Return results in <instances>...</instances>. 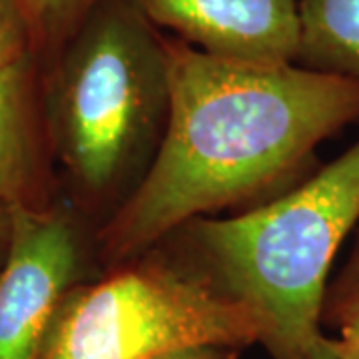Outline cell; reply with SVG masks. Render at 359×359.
<instances>
[{
    "instance_id": "8992f818",
    "label": "cell",
    "mask_w": 359,
    "mask_h": 359,
    "mask_svg": "<svg viewBox=\"0 0 359 359\" xmlns=\"http://www.w3.org/2000/svg\"><path fill=\"white\" fill-rule=\"evenodd\" d=\"M156 28L196 50L233 60L295 62L297 0H132Z\"/></svg>"
},
{
    "instance_id": "4fadbf2b",
    "label": "cell",
    "mask_w": 359,
    "mask_h": 359,
    "mask_svg": "<svg viewBox=\"0 0 359 359\" xmlns=\"http://www.w3.org/2000/svg\"><path fill=\"white\" fill-rule=\"evenodd\" d=\"M158 359H236V349L226 347H196V349H184Z\"/></svg>"
},
{
    "instance_id": "3957f363",
    "label": "cell",
    "mask_w": 359,
    "mask_h": 359,
    "mask_svg": "<svg viewBox=\"0 0 359 359\" xmlns=\"http://www.w3.org/2000/svg\"><path fill=\"white\" fill-rule=\"evenodd\" d=\"M60 160L90 198H110L150 166L170 106L168 39L132 0H98L65 40L52 74Z\"/></svg>"
},
{
    "instance_id": "7a4b0ae2",
    "label": "cell",
    "mask_w": 359,
    "mask_h": 359,
    "mask_svg": "<svg viewBox=\"0 0 359 359\" xmlns=\"http://www.w3.org/2000/svg\"><path fill=\"white\" fill-rule=\"evenodd\" d=\"M359 222V140L297 188L190 236L204 273L252 311L271 359H311L337 252Z\"/></svg>"
},
{
    "instance_id": "5b68a950",
    "label": "cell",
    "mask_w": 359,
    "mask_h": 359,
    "mask_svg": "<svg viewBox=\"0 0 359 359\" xmlns=\"http://www.w3.org/2000/svg\"><path fill=\"white\" fill-rule=\"evenodd\" d=\"M82 242L62 212L14 205L0 268V359H40L54 316L78 285Z\"/></svg>"
},
{
    "instance_id": "5bb4252c",
    "label": "cell",
    "mask_w": 359,
    "mask_h": 359,
    "mask_svg": "<svg viewBox=\"0 0 359 359\" xmlns=\"http://www.w3.org/2000/svg\"><path fill=\"white\" fill-rule=\"evenodd\" d=\"M11 231H13V208L0 204V268H2V262L8 252Z\"/></svg>"
},
{
    "instance_id": "277c9868",
    "label": "cell",
    "mask_w": 359,
    "mask_h": 359,
    "mask_svg": "<svg viewBox=\"0 0 359 359\" xmlns=\"http://www.w3.org/2000/svg\"><path fill=\"white\" fill-rule=\"evenodd\" d=\"M252 344H259L256 318L204 271L144 257L72 287L40 359H158L196 347L238 351Z\"/></svg>"
},
{
    "instance_id": "30bf717a",
    "label": "cell",
    "mask_w": 359,
    "mask_h": 359,
    "mask_svg": "<svg viewBox=\"0 0 359 359\" xmlns=\"http://www.w3.org/2000/svg\"><path fill=\"white\" fill-rule=\"evenodd\" d=\"M39 36L25 0H0V74L32 58Z\"/></svg>"
},
{
    "instance_id": "6da1fadb",
    "label": "cell",
    "mask_w": 359,
    "mask_h": 359,
    "mask_svg": "<svg viewBox=\"0 0 359 359\" xmlns=\"http://www.w3.org/2000/svg\"><path fill=\"white\" fill-rule=\"evenodd\" d=\"M170 106L160 146L102 233L114 262L290 178L359 120V80L297 62L205 54L168 39Z\"/></svg>"
},
{
    "instance_id": "9a60e30c",
    "label": "cell",
    "mask_w": 359,
    "mask_h": 359,
    "mask_svg": "<svg viewBox=\"0 0 359 359\" xmlns=\"http://www.w3.org/2000/svg\"><path fill=\"white\" fill-rule=\"evenodd\" d=\"M311 359H344V358L337 353L334 339H332V337H327V335H321L320 341H318L316 347H313Z\"/></svg>"
},
{
    "instance_id": "ba28073f",
    "label": "cell",
    "mask_w": 359,
    "mask_h": 359,
    "mask_svg": "<svg viewBox=\"0 0 359 359\" xmlns=\"http://www.w3.org/2000/svg\"><path fill=\"white\" fill-rule=\"evenodd\" d=\"M297 8L299 48L295 62L359 80V0H297Z\"/></svg>"
},
{
    "instance_id": "7c38bea8",
    "label": "cell",
    "mask_w": 359,
    "mask_h": 359,
    "mask_svg": "<svg viewBox=\"0 0 359 359\" xmlns=\"http://www.w3.org/2000/svg\"><path fill=\"white\" fill-rule=\"evenodd\" d=\"M337 337H332L337 353L344 359H359V309L351 311L337 325Z\"/></svg>"
},
{
    "instance_id": "8fae6325",
    "label": "cell",
    "mask_w": 359,
    "mask_h": 359,
    "mask_svg": "<svg viewBox=\"0 0 359 359\" xmlns=\"http://www.w3.org/2000/svg\"><path fill=\"white\" fill-rule=\"evenodd\" d=\"M355 309H359V240L339 276L330 283L323 306V323L335 327Z\"/></svg>"
},
{
    "instance_id": "9c48e42d",
    "label": "cell",
    "mask_w": 359,
    "mask_h": 359,
    "mask_svg": "<svg viewBox=\"0 0 359 359\" xmlns=\"http://www.w3.org/2000/svg\"><path fill=\"white\" fill-rule=\"evenodd\" d=\"M98 0H25L39 46H62Z\"/></svg>"
},
{
    "instance_id": "52a82bcc",
    "label": "cell",
    "mask_w": 359,
    "mask_h": 359,
    "mask_svg": "<svg viewBox=\"0 0 359 359\" xmlns=\"http://www.w3.org/2000/svg\"><path fill=\"white\" fill-rule=\"evenodd\" d=\"M34 56L0 74V204L30 205L36 176L32 118Z\"/></svg>"
}]
</instances>
